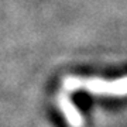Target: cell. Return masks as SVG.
Returning a JSON list of instances; mask_svg holds the SVG:
<instances>
[{
	"label": "cell",
	"mask_w": 127,
	"mask_h": 127,
	"mask_svg": "<svg viewBox=\"0 0 127 127\" xmlns=\"http://www.w3.org/2000/svg\"><path fill=\"white\" fill-rule=\"evenodd\" d=\"M58 106L62 114L65 116L66 122H68L69 126L72 127H82L83 124V119H82L81 113L78 112V109L73 106L72 100L66 95V92H64L59 95V99H58Z\"/></svg>",
	"instance_id": "cell-2"
},
{
	"label": "cell",
	"mask_w": 127,
	"mask_h": 127,
	"mask_svg": "<svg viewBox=\"0 0 127 127\" xmlns=\"http://www.w3.org/2000/svg\"><path fill=\"white\" fill-rule=\"evenodd\" d=\"M64 88L66 92L76 89L106 96H126L127 95V76L106 81L100 78H79V76H66L64 79Z\"/></svg>",
	"instance_id": "cell-1"
}]
</instances>
